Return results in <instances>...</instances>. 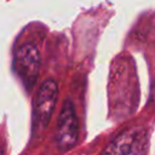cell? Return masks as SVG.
Listing matches in <instances>:
<instances>
[{
    "mask_svg": "<svg viewBox=\"0 0 155 155\" xmlns=\"http://www.w3.org/2000/svg\"><path fill=\"white\" fill-rule=\"evenodd\" d=\"M149 139L145 128L136 126L121 132L104 149L103 155H147Z\"/></svg>",
    "mask_w": 155,
    "mask_h": 155,
    "instance_id": "1",
    "label": "cell"
},
{
    "mask_svg": "<svg viewBox=\"0 0 155 155\" xmlns=\"http://www.w3.org/2000/svg\"><path fill=\"white\" fill-rule=\"evenodd\" d=\"M79 138V120L74 104L67 99L61 109L57 128H56V144L59 150L67 151L71 149Z\"/></svg>",
    "mask_w": 155,
    "mask_h": 155,
    "instance_id": "2",
    "label": "cell"
},
{
    "mask_svg": "<svg viewBox=\"0 0 155 155\" xmlns=\"http://www.w3.org/2000/svg\"><path fill=\"white\" fill-rule=\"evenodd\" d=\"M40 63V53L34 45L25 44L17 48L15 53V69L28 87H30L38 78Z\"/></svg>",
    "mask_w": 155,
    "mask_h": 155,
    "instance_id": "3",
    "label": "cell"
},
{
    "mask_svg": "<svg viewBox=\"0 0 155 155\" xmlns=\"http://www.w3.org/2000/svg\"><path fill=\"white\" fill-rule=\"evenodd\" d=\"M58 97V86L52 79H47L40 86L35 99V124L40 128H45L50 122Z\"/></svg>",
    "mask_w": 155,
    "mask_h": 155,
    "instance_id": "4",
    "label": "cell"
},
{
    "mask_svg": "<svg viewBox=\"0 0 155 155\" xmlns=\"http://www.w3.org/2000/svg\"><path fill=\"white\" fill-rule=\"evenodd\" d=\"M0 155H4V153H2V149H1V147H0Z\"/></svg>",
    "mask_w": 155,
    "mask_h": 155,
    "instance_id": "5",
    "label": "cell"
}]
</instances>
